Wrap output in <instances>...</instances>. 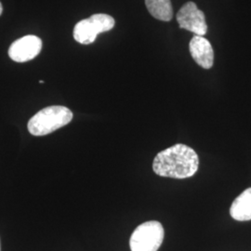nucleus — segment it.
<instances>
[{
    "label": "nucleus",
    "instance_id": "nucleus-2",
    "mask_svg": "<svg viewBox=\"0 0 251 251\" xmlns=\"http://www.w3.org/2000/svg\"><path fill=\"white\" fill-rule=\"evenodd\" d=\"M73 119L70 109L61 105L40 110L28 122V130L34 136H45L69 124Z\"/></svg>",
    "mask_w": 251,
    "mask_h": 251
},
{
    "label": "nucleus",
    "instance_id": "nucleus-1",
    "mask_svg": "<svg viewBox=\"0 0 251 251\" xmlns=\"http://www.w3.org/2000/svg\"><path fill=\"white\" fill-rule=\"evenodd\" d=\"M198 166L199 158L196 151L185 144H178L156 154L152 170L162 177L187 179L197 173Z\"/></svg>",
    "mask_w": 251,
    "mask_h": 251
},
{
    "label": "nucleus",
    "instance_id": "nucleus-9",
    "mask_svg": "<svg viewBox=\"0 0 251 251\" xmlns=\"http://www.w3.org/2000/svg\"><path fill=\"white\" fill-rule=\"evenodd\" d=\"M145 5L152 17L163 22H170L173 17L171 0H145Z\"/></svg>",
    "mask_w": 251,
    "mask_h": 251
},
{
    "label": "nucleus",
    "instance_id": "nucleus-7",
    "mask_svg": "<svg viewBox=\"0 0 251 251\" xmlns=\"http://www.w3.org/2000/svg\"><path fill=\"white\" fill-rule=\"evenodd\" d=\"M190 53L199 66L210 69L214 62V52L210 42L204 36H196L189 44Z\"/></svg>",
    "mask_w": 251,
    "mask_h": 251
},
{
    "label": "nucleus",
    "instance_id": "nucleus-8",
    "mask_svg": "<svg viewBox=\"0 0 251 251\" xmlns=\"http://www.w3.org/2000/svg\"><path fill=\"white\" fill-rule=\"evenodd\" d=\"M230 214L232 218L239 222L251 220V188L247 189L235 198L231 208Z\"/></svg>",
    "mask_w": 251,
    "mask_h": 251
},
{
    "label": "nucleus",
    "instance_id": "nucleus-4",
    "mask_svg": "<svg viewBox=\"0 0 251 251\" xmlns=\"http://www.w3.org/2000/svg\"><path fill=\"white\" fill-rule=\"evenodd\" d=\"M164 228L160 223L151 221L139 225L131 234V251H157L164 239Z\"/></svg>",
    "mask_w": 251,
    "mask_h": 251
},
{
    "label": "nucleus",
    "instance_id": "nucleus-5",
    "mask_svg": "<svg viewBox=\"0 0 251 251\" xmlns=\"http://www.w3.org/2000/svg\"><path fill=\"white\" fill-rule=\"evenodd\" d=\"M179 27L194 33L196 36H205L207 32L206 17L202 10L198 9L195 2L185 3L177 13Z\"/></svg>",
    "mask_w": 251,
    "mask_h": 251
},
{
    "label": "nucleus",
    "instance_id": "nucleus-6",
    "mask_svg": "<svg viewBox=\"0 0 251 251\" xmlns=\"http://www.w3.org/2000/svg\"><path fill=\"white\" fill-rule=\"evenodd\" d=\"M42 50V40L38 36L29 35L14 41L9 49V58L16 63L33 60Z\"/></svg>",
    "mask_w": 251,
    "mask_h": 251
},
{
    "label": "nucleus",
    "instance_id": "nucleus-3",
    "mask_svg": "<svg viewBox=\"0 0 251 251\" xmlns=\"http://www.w3.org/2000/svg\"><path fill=\"white\" fill-rule=\"evenodd\" d=\"M115 19L108 14H94L88 19L81 20L74 28V38L76 42L89 45L95 41L100 33L112 30L115 26Z\"/></svg>",
    "mask_w": 251,
    "mask_h": 251
},
{
    "label": "nucleus",
    "instance_id": "nucleus-11",
    "mask_svg": "<svg viewBox=\"0 0 251 251\" xmlns=\"http://www.w3.org/2000/svg\"><path fill=\"white\" fill-rule=\"evenodd\" d=\"M39 83H40V84H43V83H44V81L40 80V81H39Z\"/></svg>",
    "mask_w": 251,
    "mask_h": 251
},
{
    "label": "nucleus",
    "instance_id": "nucleus-10",
    "mask_svg": "<svg viewBox=\"0 0 251 251\" xmlns=\"http://www.w3.org/2000/svg\"><path fill=\"white\" fill-rule=\"evenodd\" d=\"M2 11H3V7H2V4H1V2H0V15L2 14Z\"/></svg>",
    "mask_w": 251,
    "mask_h": 251
}]
</instances>
